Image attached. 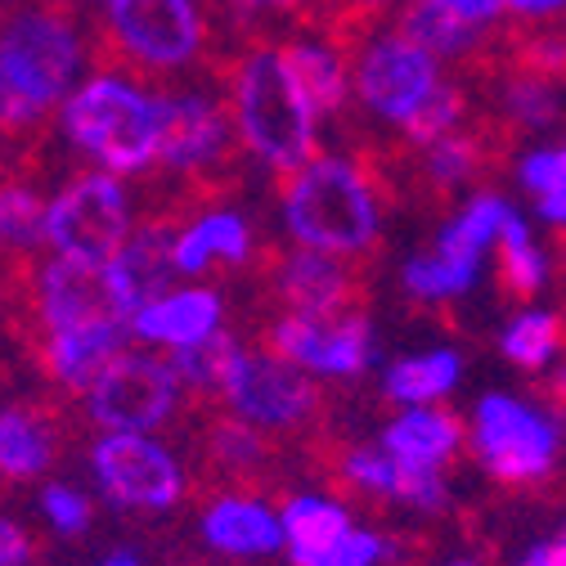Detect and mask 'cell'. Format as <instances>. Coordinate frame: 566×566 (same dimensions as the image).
Segmentation results:
<instances>
[{"instance_id":"cell-1","label":"cell","mask_w":566,"mask_h":566,"mask_svg":"<svg viewBox=\"0 0 566 566\" xmlns=\"http://www.w3.org/2000/svg\"><path fill=\"white\" fill-rule=\"evenodd\" d=\"M59 139L108 176H145L163 163L167 139V91H154L117 67L86 77L54 117Z\"/></svg>"},{"instance_id":"cell-2","label":"cell","mask_w":566,"mask_h":566,"mask_svg":"<svg viewBox=\"0 0 566 566\" xmlns=\"http://www.w3.org/2000/svg\"><path fill=\"white\" fill-rule=\"evenodd\" d=\"M226 99L243 154L279 180L302 171L319 154V113L279 45H252L248 54H239Z\"/></svg>"},{"instance_id":"cell-3","label":"cell","mask_w":566,"mask_h":566,"mask_svg":"<svg viewBox=\"0 0 566 566\" xmlns=\"http://www.w3.org/2000/svg\"><path fill=\"white\" fill-rule=\"evenodd\" d=\"M279 221L293 248H315L342 261H360L378 248L382 198L365 163L346 154H315L279 185Z\"/></svg>"},{"instance_id":"cell-4","label":"cell","mask_w":566,"mask_h":566,"mask_svg":"<svg viewBox=\"0 0 566 566\" xmlns=\"http://www.w3.org/2000/svg\"><path fill=\"white\" fill-rule=\"evenodd\" d=\"M82 36L59 6L10 10L0 36V117L10 135H32L63 113L82 86Z\"/></svg>"},{"instance_id":"cell-5","label":"cell","mask_w":566,"mask_h":566,"mask_svg":"<svg viewBox=\"0 0 566 566\" xmlns=\"http://www.w3.org/2000/svg\"><path fill=\"white\" fill-rule=\"evenodd\" d=\"M513 211L517 207L504 193H490V189L468 193L446 217V226L437 230L432 248L413 252L400 265L405 297L418 306H454V302L472 297L485 279L490 256L500 252V239H504V226Z\"/></svg>"},{"instance_id":"cell-6","label":"cell","mask_w":566,"mask_h":566,"mask_svg":"<svg viewBox=\"0 0 566 566\" xmlns=\"http://www.w3.org/2000/svg\"><path fill=\"white\" fill-rule=\"evenodd\" d=\"M468 454L504 485H539L566 459V418L517 391H485L468 413Z\"/></svg>"},{"instance_id":"cell-7","label":"cell","mask_w":566,"mask_h":566,"mask_svg":"<svg viewBox=\"0 0 566 566\" xmlns=\"http://www.w3.org/2000/svg\"><path fill=\"white\" fill-rule=\"evenodd\" d=\"M86 472L95 494L117 513H171L189 490L185 459L163 432H95Z\"/></svg>"},{"instance_id":"cell-8","label":"cell","mask_w":566,"mask_h":566,"mask_svg":"<svg viewBox=\"0 0 566 566\" xmlns=\"http://www.w3.org/2000/svg\"><path fill=\"white\" fill-rule=\"evenodd\" d=\"M104 41L122 59L117 73L139 77H176L202 54V14L193 0H104Z\"/></svg>"},{"instance_id":"cell-9","label":"cell","mask_w":566,"mask_h":566,"mask_svg":"<svg viewBox=\"0 0 566 566\" xmlns=\"http://www.w3.org/2000/svg\"><path fill=\"white\" fill-rule=\"evenodd\" d=\"M185 396L176 360L135 342L82 396V413L95 432H163L185 409Z\"/></svg>"},{"instance_id":"cell-10","label":"cell","mask_w":566,"mask_h":566,"mask_svg":"<svg viewBox=\"0 0 566 566\" xmlns=\"http://www.w3.org/2000/svg\"><path fill=\"white\" fill-rule=\"evenodd\" d=\"M221 409L265 437H297L319 413V387L311 374L274 356L265 342L261 346L239 342L221 387Z\"/></svg>"},{"instance_id":"cell-11","label":"cell","mask_w":566,"mask_h":566,"mask_svg":"<svg viewBox=\"0 0 566 566\" xmlns=\"http://www.w3.org/2000/svg\"><path fill=\"white\" fill-rule=\"evenodd\" d=\"M139 217L122 176L82 171L50 193L45 217V252L82 256V261H113L126 239L135 234Z\"/></svg>"},{"instance_id":"cell-12","label":"cell","mask_w":566,"mask_h":566,"mask_svg":"<svg viewBox=\"0 0 566 566\" xmlns=\"http://www.w3.org/2000/svg\"><path fill=\"white\" fill-rule=\"evenodd\" d=\"M265 346L315 382H356L378 360V337L365 311L346 306L328 315L279 311L265 324Z\"/></svg>"},{"instance_id":"cell-13","label":"cell","mask_w":566,"mask_h":566,"mask_svg":"<svg viewBox=\"0 0 566 566\" xmlns=\"http://www.w3.org/2000/svg\"><path fill=\"white\" fill-rule=\"evenodd\" d=\"M28 306L36 337L63 328H91V324H130V306L108 261L41 252L28 270Z\"/></svg>"},{"instance_id":"cell-14","label":"cell","mask_w":566,"mask_h":566,"mask_svg":"<svg viewBox=\"0 0 566 566\" xmlns=\"http://www.w3.org/2000/svg\"><path fill=\"white\" fill-rule=\"evenodd\" d=\"M350 82H356V104L374 122L400 126V130L446 86L441 59L432 50H422L418 41H409L400 28L374 36L350 59Z\"/></svg>"},{"instance_id":"cell-15","label":"cell","mask_w":566,"mask_h":566,"mask_svg":"<svg viewBox=\"0 0 566 566\" xmlns=\"http://www.w3.org/2000/svg\"><path fill=\"white\" fill-rule=\"evenodd\" d=\"M239 145L230 99L211 91H167V139H163V171L180 180H211L230 167Z\"/></svg>"},{"instance_id":"cell-16","label":"cell","mask_w":566,"mask_h":566,"mask_svg":"<svg viewBox=\"0 0 566 566\" xmlns=\"http://www.w3.org/2000/svg\"><path fill=\"white\" fill-rule=\"evenodd\" d=\"M337 481L346 490L365 494L374 504H396L405 513L432 517L450 509V481L437 468H413L405 459H396L391 450L374 446H350L337 454Z\"/></svg>"},{"instance_id":"cell-17","label":"cell","mask_w":566,"mask_h":566,"mask_svg":"<svg viewBox=\"0 0 566 566\" xmlns=\"http://www.w3.org/2000/svg\"><path fill=\"white\" fill-rule=\"evenodd\" d=\"M198 539L230 562H265L289 553L279 509L248 485H226L198 509Z\"/></svg>"},{"instance_id":"cell-18","label":"cell","mask_w":566,"mask_h":566,"mask_svg":"<svg viewBox=\"0 0 566 566\" xmlns=\"http://www.w3.org/2000/svg\"><path fill=\"white\" fill-rule=\"evenodd\" d=\"M226 333V297L211 283H176L130 315V337L163 356H180Z\"/></svg>"},{"instance_id":"cell-19","label":"cell","mask_w":566,"mask_h":566,"mask_svg":"<svg viewBox=\"0 0 566 566\" xmlns=\"http://www.w3.org/2000/svg\"><path fill=\"white\" fill-rule=\"evenodd\" d=\"M256 252V230L243 211L207 202L176 226V274L180 283H202L217 270H243Z\"/></svg>"},{"instance_id":"cell-20","label":"cell","mask_w":566,"mask_h":566,"mask_svg":"<svg viewBox=\"0 0 566 566\" xmlns=\"http://www.w3.org/2000/svg\"><path fill=\"white\" fill-rule=\"evenodd\" d=\"M126 346H135L130 324H91V328H63V333H41L36 337V360L45 378L67 391V396H86L108 365L122 356Z\"/></svg>"},{"instance_id":"cell-21","label":"cell","mask_w":566,"mask_h":566,"mask_svg":"<svg viewBox=\"0 0 566 566\" xmlns=\"http://www.w3.org/2000/svg\"><path fill=\"white\" fill-rule=\"evenodd\" d=\"M274 293L283 302V311H306V315H328V311H346L356 297V274L350 261L315 252V248H289L274 261Z\"/></svg>"},{"instance_id":"cell-22","label":"cell","mask_w":566,"mask_h":566,"mask_svg":"<svg viewBox=\"0 0 566 566\" xmlns=\"http://www.w3.org/2000/svg\"><path fill=\"white\" fill-rule=\"evenodd\" d=\"M378 446L391 450L396 459L413 463V468H437L446 472L459 450H468V422L446 409V405H413V409H396L382 432Z\"/></svg>"},{"instance_id":"cell-23","label":"cell","mask_w":566,"mask_h":566,"mask_svg":"<svg viewBox=\"0 0 566 566\" xmlns=\"http://www.w3.org/2000/svg\"><path fill=\"white\" fill-rule=\"evenodd\" d=\"M176 226L180 221H167V217L139 221L135 234L126 239V248L108 261L130 315L145 302H154L158 293H167L180 283V274H176Z\"/></svg>"},{"instance_id":"cell-24","label":"cell","mask_w":566,"mask_h":566,"mask_svg":"<svg viewBox=\"0 0 566 566\" xmlns=\"http://www.w3.org/2000/svg\"><path fill=\"white\" fill-rule=\"evenodd\" d=\"M463 356L454 346H422V350H405V356L387 360L378 374V391L387 405L396 409H413V405H446L459 382H463Z\"/></svg>"},{"instance_id":"cell-25","label":"cell","mask_w":566,"mask_h":566,"mask_svg":"<svg viewBox=\"0 0 566 566\" xmlns=\"http://www.w3.org/2000/svg\"><path fill=\"white\" fill-rule=\"evenodd\" d=\"M283 517V539H289V557L293 566H311L324 548H333L350 526H356V513H350L346 500H337L333 490H293L289 500L279 504Z\"/></svg>"},{"instance_id":"cell-26","label":"cell","mask_w":566,"mask_h":566,"mask_svg":"<svg viewBox=\"0 0 566 566\" xmlns=\"http://www.w3.org/2000/svg\"><path fill=\"white\" fill-rule=\"evenodd\" d=\"M59 459V428L32 405L0 413V472L6 481H41Z\"/></svg>"},{"instance_id":"cell-27","label":"cell","mask_w":566,"mask_h":566,"mask_svg":"<svg viewBox=\"0 0 566 566\" xmlns=\"http://www.w3.org/2000/svg\"><path fill=\"white\" fill-rule=\"evenodd\" d=\"M500 356L522 374H548L566 356V324L548 306H517L500 328Z\"/></svg>"},{"instance_id":"cell-28","label":"cell","mask_w":566,"mask_h":566,"mask_svg":"<svg viewBox=\"0 0 566 566\" xmlns=\"http://www.w3.org/2000/svg\"><path fill=\"white\" fill-rule=\"evenodd\" d=\"M494 265H500L504 293L517 297L522 306L535 302L548 289V279H553L548 248L539 243V234L531 230V221L522 217V211H513V217H509L504 239H500V252H494Z\"/></svg>"},{"instance_id":"cell-29","label":"cell","mask_w":566,"mask_h":566,"mask_svg":"<svg viewBox=\"0 0 566 566\" xmlns=\"http://www.w3.org/2000/svg\"><path fill=\"white\" fill-rule=\"evenodd\" d=\"M283 54H289L293 73L306 91V99L315 104L319 117H333L346 108L350 91H356V82H350V63L337 45H324V41H293L283 45Z\"/></svg>"},{"instance_id":"cell-30","label":"cell","mask_w":566,"mask_h":566,"mask_svg":"<svg viewBox=\"0 0 566 566\" xmlns=\"http://www.w3.org/2000/svg\"><path fill=\"white\" fill-rule=\"evenodd\" d=\"M517 185L535 221L566 234V145H535L517 158Z\"/></svg>"},{"instance_id":"cell-31","label":"cell","mask_w":566,"mask_h":566,"mask_svg":"<svg viewBox=\"0 0 566 566\" xmlns=\"http://www.w3.org/2000/svg\"><path fill=\"white\" fill-rule=\"evenodd\" d=\"M45 217L50 198L32 180H10L0 193V239L14 256H41L45 252Z\"/></svg>"},{"instance_id":"cell-32","label":"cell","mask_w":566,"mask_h":566,"mask_svg":"<svg viewBox=\"0 0 566 566\" xmlns=\"http://www.w3.org/2000/svg\"><path fill=\"white\" fill-rule=\"evenodd\" d=\"M400 32L409 41H418L422 50H432L437 59H463L476 50V32H468L463 23H454L446 14L441 0H409L405 14H400Z\"/></svg>"},{"instance_id":"cell-33","label":"cell","mask_w":566,"mask_h":566,"mask_svg":"<svg viewBox=\"0 0 566 566\" xmlns=\"http://www.w3.org/2000/svg\"><path fill=\"white\" fill-rule=\"evenodd\" d=\"M265 454H270V437L248 428L243 418L234 413H221L217 422L207 428V459L217 463L226 476H252L265 468Z\"/></svg>"},{"instance_id":"cell-34","label":"cell","mask_w":566,"mask_h":566,"mask_svg":"<svg viewBox=\"0 0 566 566\" xmlns=\"http://www.w3.org/2000/svg\"><path fill=\"white\" fill-rule=\"evenodd\" d=\"M481 163H485V149L472 130H454V135L422 149V176H428L432 189H441V193H459L463 185H472Z\"/></svg>"},{"instance_id":"cell-35","label":"cell","mask_w":566,"mask_h":566,"mask_svg":"<svg viewBox=\"0 0 566 566\" xmlns=\"http://www.w3.org/2000/svg\"><path fill=\"white\" fill-rule=\"evenodd\" d=\"M36 517L45 522L50 535L59 539H82L95 522V500L77 485V481H41L36 490Z\"/></svg>"},{"instance_id":"cell-36","label":"cell","mask_w":566,"mask_h":566,"mask_svg":"<svg viewBox=\"0 0 566 566\" xmlns=\"http://www.w3.org/2000/svg\"><path fill=\"white\" fill-rule=\"evenodd\" d=\"M234 350H239V337L221 333V337H211V342H202V346H189V350H180V356H171V360H176V374H180V382H185V391L198 396V400H207V396L221 400V387H226V374H230Z\"/></svg>"},{"instance_id":"cell-37","label":"cell","mask_w":566,"mask_h":566,"mask_svg":"<svg viewBox=\"0 0 566 566\" xmlns=\"http://www.w3.org/2000/svg\"><path fill=\"white\" fill-rule=\"evenodd\" d=\"M500 108H504V117H509L517 130H548V126L562 117V104H557L553 82H544V77H535V73H522V67L504 82Z\"/></svg>"},{"instance_id":"cell-38","label":"cell","mask_w":566,"mask_h":566,"mask_svg":"<svg viewBox=\"0 0 566 566\" xmlns=\"http://www.w3.org/2000/svg\"><path fill=\"white\" fill-rule=\"evenodd\" d=\"M463 122H468V91L459 82H446L428 104H422V113L400 135L409 139L413 149H428V145H437V139L463 130Z\"/></svg>"},{"instance_id":"cell-39","label":"cell","mask_w":566,"mask_h":566,"mask_svg":"<svg viewBox=\"0 0 566 566\" xmlns=\"http://www.w3.org/2000/svg\"><path fill=\"white\" fill-rule=\"evenodd\" d=\"M396 6H405V0H328V10H333L328 45H337L346 59H356L374 41L369 28H378V19L387 10H396Z\"/></svg>"},{"instance_id":"cell-40","label":"cell","mask_w":566,"mask_h":566,"mask_svg":"<svg viewBox=\"0 0 566 566\" xmlns=\"http://www.w3.org/2000/svg\"><path fill=\"white\" fill-rule=\"evenodd\" d=\"M391 553H396V539L391 535H382L378 526L356 522L333 548H324L311 566H382Z\"/></svg>"},{"instance_id":"cell-41","label":"cell","mask_w":566,"mask_h":566,"mask_svg":"<svg viewBox=\"0 0 566 566\" xmlns=\"http://www.w3.org/2000/svg\"><path fill=\"white\" fill-rule=\"evenodd\" d=\"M446 6V14L454 19V23H463L468 32H485L490 23H500L504 14H509V0H441Z\"/></svg>"},{"instance_id":"cell-42","label":"cell","mask_w":566,"mask_h":566,"mask_svg":"<svg viewBox=\"0 0 566 566\" xmlns=\"http://www.w3.org/2000/svg\"><path fill=\"white\" fill-rule=\"evenodd\" d=\"M32 557H36L32 535L14 517H6V522H0V566H28Z\"/></svg>"},{"instance_id":"cell-43","label":"cell","mask_w":566,"mask_h":566,"mask_svg":"<svg viewBox=\"0 0 566 566\" xmlns=\"http://www.w3.org/2000/svg\"><path fill=\"white\" fill-rule=\"evenodd\" d=\"M509 10L517 19H548V14L566 10V0H509Z\"/></svg>"},{"instance_id":"cell-44","label":"cell","mask_w":566,"mask_h":566,"mask_svg":"<svg viewBox=\"0 0 566 566\" xmlns=\"http://www.w3.org/2000/svg\"><path fill=\"white\" fill-rule=\"evenodd\" d=\"M517 566H566V557H562V548H557V539H553V544H531V548L517 557Z\"/></svg>"},{"instance_id":"cell-45","label":"cell","mask_w":566,"mask_h":566,"mask_svg":"<svg viewBox=\"0 0 566 566\" xmlns=\"http://www.w3.org/2000/svg\"><path fill=\"white\" fill-rule=\"evenodd\" d=\"M239 10H248V14H274V10H297V6H306V0H234Z\"/></svg>"},{"instance_id":"cell-46","label":"cell","mask_w":566,"mask_h":566,"mask_svg":"<svg viewBox=\"0 0 566 566\" xmlns=\"http://www.w3.org/2000/svg\"><path fill=\"white\" fill-rule=\"evenodd\" d=\"M548 396H553V405H562V409H566V356L548 369Z\"/></svg>"},{"instance_id":"cell-47","label":"cell","mask_w":566,"mask_h":566,"mask_svg":"<svg viewBox=\"0 0 566 566\" xmlns=\"http://www.w3.org/2000/svg\"><path fill=\"white\" fill-rule=\"evenodd\" d=\"M99 566H145V562H139L135 553H108V557H104Z\"/></svg>"},{"instance_id":"cell-48","label":"cell","mask_w":566,"mask_h":566,"mask_svg":"<svg viewBox=\"0 0 566 566\" xmlns=\"http://www.w3.org/2000/svg\"><path fill=\"white\" fill-rule=\"evenodd\" d=\"M446 566H485V562H476V557H450Z\"/></svg>"},{"instance_id":"cell-49","label":"cell","mask_w":566,"mask_h":566,"mask_svg":"<svg viewBox=\"0 0 566 566\" xmlns=\"http://www.w3.org/2000/svg\"><path fill=\"white\" fill-rule=\"evenodd\" d=\"M557 548H562V557H566V531H562V535H557Z\"/></svg>"}]
</instances>
